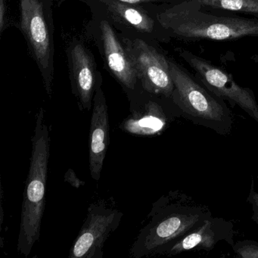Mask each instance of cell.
<instances>
[{"mask_svg":"<svg viewBox=\"0 0 258 258\" xmlns=\"http://www.w3.org/2000/svg\"><path fill=\"white\" fill-rule=\"evenodd\" d=\"M247 203L250 205L252 214L251 220L258 225V191L255 189L254 181L252 179L250 191L247 199Z\"/></svg>","mask_w":258,"mask_h":258,"instance_id":"obj_17","label":"cell"},{"mask_svg":"<svg viewBox=\"0 0 258 258\" xmlns=\"http://www.w3.org/2000/svg\"><path fill=\"white\" fill-rule=\"evenodd\" d=\"M6 10L5 0H0V31H4V25H5Z\"/></svg>","mask_w":258,"mask_h":258,"instance_id":"obj_19","label":"cell"},{"mask_svg":"<svg viewBox=\"0 0 258 258\" xmlns=\"http://www.w3.org/2000/svg\"><path fill=\"white\" fill-rule=\"evenodd\" d=\"M203 8L258 16V0H196Z\"/></svg>","mask_w":258,"mask_h":258,"instance_id":"obj_15","label":"cell"},{"mask_svg":"<svg viewBox=\"0 0 258 258\" xmlns=\"http://www.w3.org/2000/svg\"><path fill=\"white\" fill-rule=\"evenodd\" d=\"M115 19L142 33H152L155 26L153 19L145 10L134 4L118 0H99Z\"/></svg>","mask_w":258,"mask_h":258,"instance_id":"obj_14","label":"cell"},{"mask_svg":"<svg viewBox=\"0 0 258 258\" xmlns=\"http://www.w3.org/2000/svg\"><path fill=\"white\" fill-rule=\"evenodd\" d=\"M174 84L171 101L181 115L194 124L227 135L233 125V117L224 100L202 87L179 64L169 61Z\"/></svg>","mask_w":258,"mask_h":258,"instance_id":"obj_4","label":"cell"},{"mask_svg":"<svg viewBox=\"0 0 258 258\" xmlns=\"http://www.w3.org/2000/svg\"><path fill=\"white\" fill-rule=\"evenodd\" d=\"M69 61L72 92L78 106L81 111H90L101 75L97 76L93 56L82 43L72 45Z\"/></svg>","mask_w":258,"mask_h":258,"instance_id":"obj_9","label":"cell"},{"mask_svg":"<svg viewBox=\"0 0 258 258\" xmlns=\"http://www.w3.org/2000/svg\"><path fill=\"white\" fill-rule=\"evenodd\" d=\"M157 19L164 30L183 41L258 37L257 19L217 16L202 11L196 0H182L157 15Z\"/></svg>","mask_w":258,"mask_h":258,"instance_id":"obj_2","label":"cell"},{"mask_svg":"<svg viewBox=\"0 0 258 258\" xmlns=\"http://www.w3.org/2000/svg\"><path fill=\"white\" fill-rule=\"evenodd\" d=\"M123 46L143 88L151 94L171 99L174 84L170 75L168 60L140 39H123Z\"/></svg>","mask_w":258,"mask_h":258,"instance_id":"obj_7","label":"cell"},{"mask_svg":"<svg viewBox=\"0 0 258 258\" xmlns=\"http://www.w3.org/2000/svg\"><path fill=\"white\" fill-rule=\"evenodd\" d=\"M234 235L235 229L232 222L211 216L201 226L175 243L164 255L173 256L188 250L210 251L221 241L232 246L235 243Z\"/></svg>","mask_w":258,"mask_h":258,"instance_id":"obj_11","label":"cell"},{"mask_svg":"<svg viewBox=\"0 0 258 258\" xmlns=\"http://www.w3.org/2000/svg\"><path fill=\"white\" fill-rule=\"evenodd\" d=\"M21 26L45 80L52 61V45L40 0H21Z\"/></svg>","mask_w":258,"mask_h":258,"instance_id":"obj_8","label":"cell"},{"mask_svg":"<svg viewBox=\"0 0 258 258\" xmlns=\"http://www.w3.org/2000/svg\"><path fill=\"white\" fill-rule=\"evenodd\" d=\"M118 1L136 5V4H149V3L173 2V1H177V0H118Z\"/></svg>","mask_w":258,"mask_h":258,"instance_id":"obj_18","label":"cell"},{"mask_svg":"<svg viewBox=\"0 0 258 258\" xmlns=\"http://www.w3.org/2000/svg\"><path fill=\"white\" fill-rule=\"evenodd\" d=\"M32 151L29 172L25 183L22 207L17 250L28 256L40 236L45 209V193L50 157V135L45 120V110L36 115L35 129L31 139Z\"/></svg>","mask_w":258,"mask_h":258,"instance_id":"obj_3","label":"cell"},{"mask_svg":"<svg viewBox=\"0 0 258 258\" xmlns=\"http://www.w3.org/2000/svg\"><path fill=\"white\" fill-rule=\"evenodd\" d=\"M100 29L105 60L110 72L123 87L134 90L138 77L131 58L107 21L101 22Z\"/></svg>","mask_w":258,"mask_h":258,"instance_id":"obj_13","label":"cell"},{"mask_svg":"<svg viewBox=\"0 0 258 258\" xmlns=\"http://www.w3.org/2000/svg\"><path fill=\"white\" fill-rule=\"evenodd\" d=\"M123 215L109 200L99 199L90 204L69 257L102 258L105 243L118 227Z\"/></svg>","mask_w":258,"mask_h":258,"instance_id":"obj_5","label":"cell"},{"mask_svg":"<svg viewBox=\"0 0 258 258\" xmlns=\"http://www.w3.org/2000/svg\"><path fill=\"white\" fill-rule=\"evenodd\" d=\"M233 251L241 258H258V241L239 240L232 246Z\"/></svg>","mask_w":258,"mask_h":258,"instance_id":"obj_16","label":"cell"},{"mask_svg":"<svg viewBox=\"0 0 258 258\" xmlns=\"http://www.w3.org/2000/svg\"><path fill=\"white\" fill-rule=\"evenodd\" d=\"M179 54L209 91L232 106L238 105L258 123V103L253 90L238 85L229 73L189 51Z\"/></svg>","mask_w":258,"mask_h":258,"instance_id":"obj_6","label":"cell"},{"mask_svg":"<svg viewBox=\"0 0 258 258\" xmlns=\"http://www.w3.org/2000/svg\"><path fill=\"white\" fill-rule=\"evenodd\" d=\"M211 216L206 205L181 191H169L152 204L130 255L134 258L164 255L175 243Z\"/></svg>","mask_w":258,"mask_h":258,"instance_id":"obj_1","label":"cell"},{"mask_svg":"<svg viewBox=\"0 0 258 258\" xmlns=\"http://www.w3.org/2000/svg\"><path fill=\"white\" fill-rule=\"evenodd\" d=\"M102 85V78L100 76L93 99L90 130V171L91 177L96 181L100 179L110 143L109 115Z\"/></svg>","mask_w":258,"mask_h":258,"instance_id":"obj_10","label":"cell"},{"mask_svg":"<svg viewBox=\"0 0 258 258\" xmlns=\"http://www.w3.org/2000/svg\"><path fill=\"white\" fill-rule=\"evenodd\" d=\"M179 116V109L169 111L158 102L149 101L141 109L131 110V115L123 120L120 128L125 132L136 135H159Z\"/></svg>","mask_w":258,"mask_h":258,"instance_id":"obj_12","label":"cell"}]
</instances>
